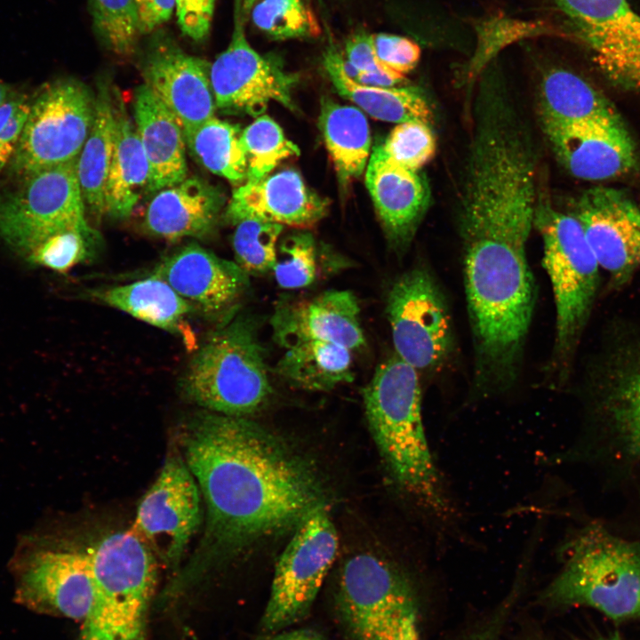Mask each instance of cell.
<instances>
[{"mask_svg": "<svg viewBox=\"0 0 640 640\" xmlns=\"http://www.w3.org/2000/svg\"><path fill=\"white\" fill-rule=\"evenodd\" d=\"M202 502L183 456L172 452L141 499L131 529L162 560L174 565L202 524Z\"/></svg>", "mask_w": 640, "mask_h": 640, "instance_id": "9a60e30c", "label": "cell"}, {"mask_svg": "<svg viewBox=\"0 0 640 640\" xmlns=\"http://www.w3.org/2000/svg\"><path fill=\"white\" fill-rule=\"evenodd\" d=\"M245 152V181L267 176L284 160L300 155L299 147L290 140L271 117L261 115L241 133Z\"/></svg>", "mask_w": 640, "mask_h": 640, "instance_id": "836d02e7", "label": "cell"}, {"mask_svg": "<svg viewBox=\"0 0 640 640\" xmlns=\"http://www.w3.org/2000/svg\"><path fill=\"white\" fill-rule=\"evenodd\" d=\"M142 35H149L159 29L172 17L175 9L174 0H134Z\"/></svg>", "mask_w": 640, "mask_h": 640, "instance_id": "f6af8a7d", "label": "cell"}, {"mask_svg": "<svg viewBox=\"0 0 640 640\" xmlns=\"http://www.w3.org/2000/svg\"><path fill=\"white\" fill-rule=\"evenodd\" d=\"M179 27L186 36L202 42L208 36L216 0H174Z\"/></svg>", "mask_w": 640, "mask_h": 640, "instance_id": "7bdbcfd3", "label": "cell"}, {"mask_svg": "<svg viewBox=\"0 0 640 640\" xmlns=\"http://www.w3.org/2000/svg\"><path fill=\"white\" fill-rule=\"evenodd\" d=\"M328 201L312 191L299 172L284 170L257 181H244L232 193L225 220L236 225L258 219L282 226L308 228L327 212Z\"/></svg>", "mask_w": 640, "mask_h": 640, "instance_id": "44dd1931", "label": "cell"}, {"mask_svg": "<svg viewBox=\"0 0 640 640\" xmlns=\"http://www.w3.org/2000/svg\"><path fill=\"white\" fill-rule=\"evenodd\" d=\"M276 372L291 385L308 391H329L354 379L351 350L319 340L284 348Z\"/></svg>", "mask_w": 640, "mask_h": 640, "instance_id": "1f68e13d", "label": "cell"}, {"mask_svg": "<svg viewBox=\"0 0 640 640\" xmlns=\"http://www.w3.org/2000/svg\"><path fill=\"white\" fill-rule=\"evenodd\" d=\"M359 314L357 300L351 292L332 290L311 299L278 303L270 324L276 341L284 348L319 340L352 351L365 343Z\"/></svg>", "mask_w": 640, "mask_h": 640, "instance_id": "ffe728a7", "label": "cell"}, {"mask_svg": "<svg viewBox=\"0 0 640 640\" xmlns=\"http://www.w3.org/2000/svg\"><path fill=\"white\" fill-rule=\"evenodd\" d=\"M95 98L74 78L44 84L30 100L18 148L12 161L24 180L78 157L89 135Z\"/></svg>", "mask_w": 640, "mask_h": 640, "instance_id": "9c48e42d", "label": "cell"}, {"mask_svg": "<svg viewBox=\"0 0 640 640\" xmlns=\"http://www.w3.org/2000/svg\"><path fill=\"white\" fill-rule=\"evenodd\" d=\"M242 1L236 0L229 44L211 64L215 107L251 116L262 114L272 101L294 110L292 92L298 76L286 70L277 56L260 54L252 47L245 36Z\"/></svg>", "mask_w": 640, "mask_h": 640, "instance_id": "4fadbf2b", "label": "cell"}, {"mask_svg": "<svg viewBox=\"0 0 640 640\" xmlns=\"http://www.w3.org/2000/svg\"><path fill=\"white\" fill-rule=\"evenodd\" d=\"M13 93L14 92L9 85L0 82V106L4 104Z\"/></svg>", "mask_w": 640, "mask_h": 640, "instance_id": "681fc988", "label": "cell"}, {"mask_svg": "<svg viewBox=\"0 0 640 640\" xmlns=\"http://www.w3.org/2000/svg\"><path fill=\"white\" fill-rule=\"evenodd\" d=\"M114 108V149L105 188V215L120 220L129 217L148 192L150 170L124 105L118 101Z\"/></svg>", "mask_w": 640, "mask_h": 640, "instance_id": "484cf974", "label": "cell"}, {"mask_svg": "<svg viewBox=\"0 0 640 640\" xmlns=\"http://www.w3.org/2000/svg\"><path fill=\"white\" fill-rule=\"evenodd\" d=\"M406 81V76L394 71L360 72L356 83L376 87H394Z\"/></svg>", "mask_w": 640, "mask_h": 640, "instance_id": "bcb514c9", "label": "cell"}, {"mask_svg": "<svg viewBox=\"0 0 640 640\" xmlns=\"http://www.w3.org/2000/svg\"><path fill=\"white\" fill-rule=\"evenodd\" d=\"M141 60L145 84L167 108L182 131L214 116L211 65L187 53L166 31L149 34Z\"/></svg>", "mask_w": 640, "mask_h": 640, "instance_id": "2e32d148", "label": "cell"}, {"mask_svg": "<svg viewBox=\"0 0 640 640\" xmlns=\"http://www.w3.org/2000/svg\"><path fill=\"white\" fill-rule=\"evenodd\" d=\"M115 124L114 100L108 86L101 84L95 98L92 124L76 163L84 204L97 218L105 215V188L114 149Z\"/></svg>", "mask_w": 640, "mask_h": 640, "instance_id": "4dcf8cb0", "label": "cell"}, {"mask_svg": "<svg viewBox=\"0 0 640 640\" xmlns=\"http://www.w3.org/2000/svg\"><path fill=\"white\" fill-rule=\"evenodd\" d=\"M251 12L253 24L272 40L314 38L321 33L304 0H260Z\"/></svg>", "mask_w": 640, "mask_h": 640, "instance_id": "d590c367", "label": "cell"}, {"mask_svg": "<svg viewBox=\"0 0 640 640\" xmlns=\"http://www.w3.org/2000/svg\"><path fill=\"white\" fill-rule=\"evenodd\" d=\"M365 416L394 482L434 524H449L454 505L425 434L419 372L396 355L363 390Z\"/></svg>", "mask_w": 640, "mask_h": 640, "instance_id": "7a4b0ae2", "label": "cell"}, {"mask_svg": "<svg viewBox=\"0 0 640 640\" xmlns=\"http://www.w3.org/2000/svg\"><path fill=\"white\" fill-rule=\"evenodd\" d=\"M590 640H625L619 632H612L607 635L598 636Z\"/></svg>", "mask_w": 640, "mask_h": 640, "instance_id": "f907efd6", "label": "cell"}, {"mask_svg": "<svg viewBox=\"0 0 640 640\" xmlns=\"http://www.w3.org/2000/svg\"><path fill=\"white\" fill-rule=\"evenodd\" d=\"M372 36L377 58L385 67L406 76L417 66L420 48L412 40L388 33Z\"/></svg>", "mask_w": 640, "mask_h": 640, "instance_id": "b9f144b4", "label": "cell"}, {"mask_svg": "<svg viewBox=\"0 0 640 640\" xmlns=\"http://www.w3.org/2000/svg\"><path fill=\"white\" fill-rule=\"evenodd\" d=\"M365 184L391 245L404 252L428 205L426 180L419 172L388 163L375 145L365 169Z\"/></svg>", "mask_w": 640, "mask_h": 640, "instance_id": "7402d4cb", "label": "cell"}, {"mask_svg": "<svg viewBox=\"0 0 640 640\" xmlns=\"http://www.w3.org/2000/svg\"><path fill=\"white\" fill-rule=\"evenodd\" d=\"M508 612L507 605L496 612L494 617L484 627L464 636L460 640H500V629Z\"/></svg>", "mask_w": 640, "mask_h": 640, "instance_id": "7dc6e473", "label": "cell"}, {"mask_svg": "<svg viewBox=\"0 0 640 640\" xmlns=\"http://www.w3.org/2000/svg\"><path fill=\"white\" fill-rule=\"evenodd\" d=\"M342 55L328 48L324 67L337 92L372 117L389 123L421 122L429 124L432 110L419 89L412 86L376 87L358 84L342 69Z\"/></svg>", "mask_w": 640, "mask_h": 640, "instance_id": "4316f807", "label": "cell"}, {"mask_svg": "<svg viewBox=\"0 0 640 640\" xmlns=\"http://www.w3.org/2000/svg\"><path fill=\"white\" fill-rule=\"evenodd\" d=\"M12 564L21 604L76 620L87 618L94 584L85 551L55 548L35 529L21 538Z\"/></svg>", "mask_w": 640, "mask_h": 640, "instance_id": "8fae6325", "label": "cell"}, {"mask_svg": "<svg viewBox=\"0 0 640 640\" xmlns=\"http://www.w3.org/2000/svg\"><path fill=\"white\" fill-rule=\"evenodd\" d=\"M388 163L419 172L436 152V139L429 124L421 122L397 124L382 143L376 144Z\"/></svg>", "mask_w": 640, "mask_h": 640, "instance_id": "74e56055", "label": "cell"}, {"mask_svg": "<svg viewBox=\"0 0 640 640\" xmlns=\"http://www.w3.org/2000/svg\"><path fill=\"white\" fill-rule=\"evenodd\" d=\"M135 127L148 162V192L156 193L187 178L182 129L167 108L145 84L140 85L133 102Z\"/></svg>", "mask_w": 640, "mask_h": 640, "instance_id": "cb8c5ba5", "label": "cell"}, {"mask_svg": "<svg viewBox=\"0 0 640 640\" xmlns=\"http://www.w3.org/2000/svg\"><path fill=\"white\" fill-rule=\"evenodd\" d=\"M182 132L190 154L204 168L236 187L245 181L247 162L238 125L213 116Z\"/></svg>", "mask_w": 640, "mask_h": 640, "instance_id": "d6a6232c", "label": "cell"}, {"mask_svg": "<svg viewBox=\"0 0 640 640\" xmlns=\"http://www.w3.org/2000/svg\"><path fill=\"white\" fill-rule=\"evenodd\" d=\"M386 313L396 355L417 372L438 370L453 348L445 297L429 270L413 268L393 284Z\"/></svg>", "mask_w": 640, "mask_h": 640, "instance_id": "7c38bea8", "label": "cell"}, {"mask_svg": "<svg viewBox=\"0 0 640 640\" xmlns=\"http://www.w3.org/2000/svg\"><path fill=\"white\" fill-rule=\"evenodd\" d=\"M612 284H626L640 268V210L623 192L606 187L585 191L572 213Z\"/></svg>", "mask_w": 640, "mask_h": 640, "instance_id": "e0dca14e", "label": "cell"}, {"mask_svg": "<svg viewBox=\"0 0 640 640\" xmlns=\"http://www.w3.org/2000/svg\"><path fill=\"white\" fill-rule=\"evenodd\" d=\"M94 584L79 640H140L157 580L156 554L131 528L85 551Z\"/></svg>", "mask_w": 640, "mask_h": 640, "instance_id": "277c9868", "label": "cell"}, {"mask_svg": "<svg viewBox=\"0 0 640 640\" xmlns=\"http://www.w3.org/2000/svg\"><path fill=\"white\" fill-rule=\"evenodd\" d=\"M180 387L187 398L205 411L234 417L259 411L272 387L251 321H225L192 357Z\"/></svg>", "mask_w": 640, "mask_h": 640, "instance_id": "5b68a950", "label": "cell"}, {"mask_svg": "<svg viewBox=\"0 0 640 640\" xmlns=\"http://www.w3.org/2000/svg\"><path fill=\"white\" fill-rule=\"evenodd\" d=\"M272 272L283 289H300L312 284L318 275L313 236L308 232H298L286 236L279 247V255Z\"/></svg>", "mask_w": 640, "mask_h": 640, "instance_id": "f35d334b", "label": "cell"}, {"mask_svg": "<svg viewBox=\"0 0 640 640\" xmlns=\"http://www.w3.org/2000/svg\"><path fill=\"white\" fill-rule=\"evenodd\" d=\"M151 274L212 320H228L249 286V276L236 262L195 243L164 258Z\"/></svg>", "mask_w": 640, "mask_h": 640, "instance_id": "ac0fdd59", "label": "cell"}, {"mask_svg": "<svg viewBox=\"0 0 640 640\" xmlns=\"http://www.w3.org/2000/svg\"><path fill=\"white\" fill-rule=\"evenodd\" d=\"M344 58L360 72L393 71L379 60L374 48L373 36L364 30L348 37L345 44Z\"/></svg>", "mask_w": 640, "mask_h": 640, "instance_id": "ee69618b", "label": "cell"}, {"mask_svg": "<svg viewBox=\"0 0 640 640\" xmlns=\"http://www.w3.org/2000/svg\"><path fill=\"white\" fill-rule=\"evenodd\" d=\"M180 444L206 512L199 545L167 588L172 597L258 540L295 529L325 504L310 465L244 417L204 410L186 423Z\"/></svg>", "mask_w": 640, "mask_h": 640, "instance_id": "6da1fadb", "label": "cell"}, {"mask_svg": "<svg viewBox=\"0 0 640 640\" xmlns=\"http://www.w3.org/2000/svg\"><path fill=\"white\" fill-rule=\"evenodd\" d=\"M318 124L340 183L360 177L371 156L369 124L361 109L325 97Z\"/></svg>", "mask_w": 640, "mask_h": 640, "instance_id": "f546056e", "label": "cell"}, {"mask_svg": "<svg viewBox=\"0 0 640 640\" xmlns=\"http://www.w3.org/2000/svg\"><path fill=\"white\" fill-rule=\"evenodd\" d=\"M334 611L347 640H419L414 584L396 564L369 552L348 558L340 572Z\"/></svg>", "mask_w": 640, "mask_h": 640, "instance_id": "8992f818", "label": "cell"}, {"mask_svg": "<svg viewBox=\"0 0 640 640\" xmlns=\"http://www.w3.org/2000/svg\"><path fill=\"white\" fill-rule=\"evenodd\" d=\"M563 35L581 43L612 81L640 91V13L628 0H551Z\"/></svg>", "mask_w": 640, "mask_h": 640, "instance_id": "5bb4252c", "label": "cell"}, {"mask_svg": "<svg viewBox=\"0 0 640 640\" xmlns=\"http://www.w3.org/2000/svg\"><path fill=\"white\" fill-rule=\"evenodd\" d=\"M95 237L78 230L52 235L36 246L25 259L31 264L66 273L89 256V243Z\"/></svg>", "mask_w": 640, "mask_h": 640, "instance_id": "ab89813d", "label": "cell"}, {"mask_svg": "<svg viewBox=\"0 0 640 640\" xmlns=\"http://www.w3.org/2000/svg\"><path fill=\"white\" fill-rule=\"evenodd\" d=\"M224 203L218 187L200 177L186 178L156 193L146 210L144 228L167 240L203 237L215 228Z\"/></svg>", "mask_w": 640, "mask_h": 640, "instance_id": "603a6c76", "label": "cell"}, {"mask_svg": "<svg viewBox=\"0 0 640 640\" xmlns=\"http://www.w3.org/2000/svg\"><path fill=\"white\" fill-rule=\"evenodd\" d=\"M601 401L625 452L640 460V348L610 359L601 374Z\"/></svg>", "mask_w": 640, "mask_h": 640, "instance_id": "f1b7e54d", "label": "cell"}, {"mask_svg": "<svg viewBox=\"0 0 640 640\" xmlns=\"http://www.w3.org/2000/svg\"><path fill=\"white\" fill-rule=\"evenodd\" d=\"M235 226L232 238L235 262L248 276L272 271L277 259V240L284 226L258 219H245Z\"/></svg>", "mask_w": 640, "mask_h": 640, "instance_id": "8d00e7d4", "label": "cell"}, {"mask_svg": "<svg viewBox=\"0 0 640 640\" xmlns=\"http://www.w3.org/2000/svg\"><path fill=\"white\" fill-rule=\"evenodd\" d=\"M93 30L100 43L120 57L137 50L142 36L134 0H89Z\"/></svg>", "mask_w": 640, "mask_h": 640, "instance_id": "e575fe53", "label": "cell"}, {"mask_svg": "<svg viewBox=\"0 0 640 640\" xmlns=\"http://www.w3.org/2000/svg\"><path fill=\"white\" fill-rule=\"evenodd\" d=\"M101 303L123 311L155 327L179 335L186 345L196 346L187 318L194 308L165 281L150 275L132 283L91 292Z\"/></svg>", "mask_w": 640, "mask_h": 640, "instance_id": "d4e9b609", "label": "cell"}, {"mask_svg": "<svg viewBox=\"0 0 640 640\" xmlns=\"http://www.w3.org/2000/svg\"><path fill=\"white\" fill-rule=\"evenodd\" d=\"M538 109L541 127L620 117L612 103L593 85L561 67L544 71Z\"/></svg>", "mask_w": 640, "mask_h": 640, "instance_id": "83f0119b", "label": "cell"}, {"mask_svg": "<svg viewBox=\"0 0 640 640\" xmlns=\"http://www.w3.org/2000/svg\"><path fill=\"white\" fill-rule=\"evenodd\" d=\"M30 100L15 92L0 106V172L12 163L29 110Z\"/></svg>", "mask_w": 640, "mask_h": 640, "instance_id": "60d3db41", "label": "cell"}, {"mask_svg": "<svg viewBox=\"0 0 640 640\" xmlns=\"http://www.w3.org/2000/svg\"><path fill=\"white\" fill-rule=\"evenodd\" d=\"M337 550V531L323 504L295 527L277 560L261 619L265 633L284 630L309 614Z\"/></svg>", "mask_w": 640, "mask_h": 640, "instance_id": "30bf717a", "label": "cell"}, {"mask_svg": "<svg viewBox=\"0 0 640 640\" xmlns=\"http://www.w3.org/2000/svg\"><path fill=\"white\" fill-rule=\"evenodd\" d=\"M259 0H243L242 7L244 16L248 14Z\"/></svg>", "mask_w": 640, "mask_h": 640, "instance_id": "816d5d0a", "label": "cell"}, {"mask_svg": "<svg viewBox=\"0 0 640 640\" xmlns=\"http://www.w3.org/2000/svg\"><path fill=\"white\" fill-rule=\"evenodd\" d=\"M260 640H325L317 630L312 628H296L278 631L263 636Z\"/></svg>", "mask_w": 640, "mask_h": 640, "instance_id": "c3c4849f", "label": "cell"}, {"mask_svg": "<svg viewBox=\"0 0 640 640\" xmlns=\"http://www.w3.org/2000/svg\"><path fill=\"white\" fill-rule=\"evenodd\" d=\"M534 226L543 241V266L556 306L553 365L567 372L589 319L599 285V264L572 213L538 204Z\"/></svg>", "mask_w": 640, "mask_h": 640, "instance_id": "52a82bcc", "label": "cell"}, {"mask_svg": "<svg viewBox=\"0 0 640 640\" xmlns=\"http://www.w3.org/2000/svg\"><path fill=\"white\" fill-rule=\"evenodd\" d=\"M561 572L540 595L547 605L588 606L622 621L640 618V546L589 526L564 548Z\"/></svg>", "mask_w": 640, "mask_h": 640, "instance_id": "3957f363", "label": "cell"}, {"mask_svg": "<svg viewBox=\"0 0 640 640\" xmlns=\"http://www.w3.org/2000/svg\"><path fill=\"white\" fill-rule=\"evenodd\" d=\"M77 157L36 172L0 194V238L26 258L49 236L78 230L96 237L85 218Z\"/></svg>", "mask_w": 640, "mask_h": 640, "instance_id": "ba28073f", "label": "cell"}, {"mask_svg": "<svg viewBox=\"0 0 640 640\" xmlns=\"http://www.w3.org/2000/svg\"><path fill=\"white\" fill-rule=\"evenodd\" d=\"M541 128L557 160L579 179H611L636 163L635 145L620 117Z\"/></svg>", "mask_w": 640, "mask_h": 640, "instance_id": "d6986e66", "label": "cell"}]
</instances>
